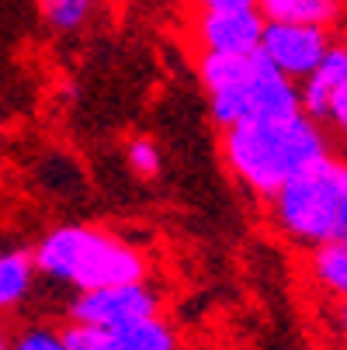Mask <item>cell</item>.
<instances>
[{"label":"cell","mask_w":347,"mask_h":350,"mask_svg":"<svg viewBox=\"0 0 347 350\" xmlns=\"http://www.w3.org/2000/svg\"><path fill=\"white\" fill-rule=\"evenodd\" d=\"M323 157H330V135L323 122L303 111L274 122H243L222 129V160L229 174L261 198H271L281 184Z\"/></svg>","instance_id":"1"},{"label":"cell","mask_w":347,"mask_h":350,"mask_svg":"<svg viewBox=\"0 0 347 350\" xmlns=\"http://www.w3.org/2000/svg\"><path fill=\"white\" fill-rule=\"evenodd\" d=\"M330 31L326 28H313V25H281V21H264V35H261V56L285 73L288 80H306L316 63L323 59V53L330 49Z\"/></svg>","instance_id":"6"},{"label":"cell","mask_w":347,"mask_h":350,"mask_svg":"<svg viewBox=\"0 0 347 350\" xmlns=\"http://www.w3.org/2000/svg\"><path fill=\"white\" fill-rule=\"evenodd\" d=\"M8 350H73L66 333L56 326H25Z\"/></svg>","instance_id":"15"},{"label":"cell","mask_w":347,"mask_h":350,"mask_svg":"<svg viewBox=\"0 0 347 350\" xmlns=\"http://www.w3.org/2000/svg\"><path fill=\"white\" fill-rule=\"evenodd\" d=\"M257 0H198V11H254Z\"/></svg>","instance_id":"17"},{"label":"cell","mask_w":347,"mask_h":350,"mask_svg":"<svg viewBox=\"0 0 347 350\" xmlns=\"http://www.w3.org/2000/svg\"><path fill=\"white\" fill-rule=\"evenodd\" d=\"M38 11L45 28H53L60 35H77L90 25L97 0H38Z\"/></svg>","instance_id":"12"},{"label":"cell","mask_w":347,"mask_h":350,"mask_svg":"<svg viewBox=\"0 0 347 350\" xmlns=\"http://www.w3.org/2000/svg\"><path fill=\"white\" fill-rule=\"evenodd\" d=\"M38 271L31 260V250L0 246V312L21 309L35 291Z\"/></svg>","instance_id":"10"},{"label":"cell","mask_w":347,"mask_h":350,"mask_svg":"<svg viewBox=\"0 0 347 350\" xmlns=\"http://www.w3.org/2000/svg\"><path fill=\"white\" fill-rule=\"evenodd\" d=\"M344 80H347V42H330V49L323 53V59L316 63V70L306 80H299L303 115L323 122L326 108L333 101V94L344 87Z\"/></svg>","instance_id":"9"},{"label":"cell","mask_w":347,"mask_h":350,"mask_svg":"<svg viewBox=\"0 0 347 350\" xmlns=\"http://www.w3.org/2000/svg\"><path fill=\"white\" fill-rule=\"evenodd\" d=\"M66 316L77 326H122L136 319H153L160 316V291L150 284V278L73 291Z\"/></svg>","instance_id":"5"},{"label":"cell","mask_w":347,"mask_h":350,"mask_svg":"<svg viewBox=\"0 0 347 350\" xmlns=\"http://www.w3.org/2000/svg\"><path fill=\"white\" fill-rule=\"evenodd\" d=\"M8 347H11V336H8L4 329H0V350H8Z\"/></svg>","instance_id":"19"},{"label":"cell","mask_w":347,"mask_h":350,"mask_svg":"<svg viewBox=\"0 0 347 350\" xmlns=\"http://www.w3.org/2000/svg\"><path fill=\"white\" fill-rule=\"evenodd\" d=\"M340 243H347V219H344V226H340V236H337Z\"/></svg>","instance_id":"20"},{"label":"cell","mask_w":347,"mask_h":350,"mask_svg":"<svg viewBox=\"0 0 347 350\" xmlns=\"http://www.w3.org/2000/svg\"><path fill=\"white\" fill-rule=\"evenodd\" d=\"M198 80L209 94V111L219 129H233L243 122H274L299 115V83L278 73L264 56H198Z\"/></svg>","instance_id":"3"},{"label":"cell","mask_w":347,"mask_h":350,"mask_svg":"<svg viewBox=\"0 0 347 350\" xmlns=\"http://www.w3.org/2000/svg\"><path fill=\"white\" fill-rule=\"evenodd\" d=\"M35 271L56 284L73 291H90L105 284L146 281L150 278V257L129 239L97 229V226H53L31 246Z\"/></svg>","instance_id":"2"},{"label":"cell","mask_w":347,"mask_h":350,"mask_svg":"<svg viewBox=\"0 0 347 350\" xmlns=\"http://www.w3.org/2000/svg\"><path fill=\"white\" fill-rule=\"evenodd\" d=\"M313 274H316V281L330 295L347 298V243L333 239V243L316 246V254H313Z\"/></svg>","instance_id":"13"},{"label":"cell","mask_w":347,"mask_h":350,"mask_svg":"<svg viewBox=\"0 0 347 350\" xmlns=\"http://www.w3.org/2000/svg\"><path fill=\"white\" fill-rule=\"evenodd\" d=\"M73 350H181L177 329L164 319H136L122 326H63Z\"/></svg>","instance_id":"7"},{"label":"cell","mask_w":347,"mask_h":350,"mask_svg":"<svg viewBox=\"0 0 347 350\" xmlns=\"http://www.w3.org/2000/svg\"><path fill=\"white\" fill-rule=\"evenodd\" d=\"M326 125H333V132H340V135H347V80H344V87L333 94V101H330V108H326V118H323Z\"/></svg>","instance_id":"16"},{"label":"cell","mask_w":347,"mask_h":350,"mask_svg":"<svg viewBox=\"0 0 347 350\" xmlns=\"http://www.w3.org/2000/svg\"><path fill=\"white\" fill-rule=\"evenodd\" d=\"M257 14L281 25H313L333 28L344 18V0H257Z\"/></svg>","instance_id":"11"},{"label":"cell","mask_w":347,"mask_h":350,"mask_svg":"<svg viewBox=\"0 0 347 350\" xmlns=\"http://www.w3.org/2000/svg\"><path fill=\"white\" fill-rule=\"evenodd\" d=\"M268 202L274 226L292 243L313 250L333 243L347 219V160L333 153L316 160L288 184H281Z\"/></svg>","instance_id":"4"},{"label":"cell","mask_w":347,"mask_h":350,"mask_svg":"<svg viewBox=\"0 0 347 350\" xmlns=\"http://www.w3.org/2000/svg\"><path fill=\"white\" fill-rule=\"evenodd\" d=\"M264 35V18L254 11H198L194 42L202 53L216 56H243L257 53Z\"/></svg>","instance_id":"8"},{"label":"cell","mask_w":347,"mask_h":350,"mask_svg":"<svg viewBox=\"0 0 347 350\" xmlns=\"http://www.w3.org/2000/svg\"><path fill=\"white\" fill-rule=\"evenodd\" d=\"M125 160H129V170H132L139 180H153V177H160V170H164V153H160V146H157L153 139H146V135L129 139Z\"/></svg>","instance_id":"14"},{"label":"cell","mask_w":347,"mask_h":350,"mask_svg":"<svg viewBox=\"0 0 347 350\" xmlns=\"http://www.w3.org/2000/svg\"><path fill=\"white\" fill-rule=\"evenodd\" d=\"M337 319H340V329L347 333V298H340V312H337Z\"/></svg>","instance_id":"18"}]
</instances>
